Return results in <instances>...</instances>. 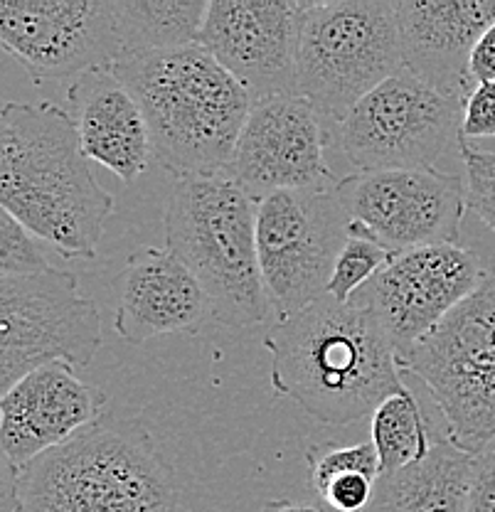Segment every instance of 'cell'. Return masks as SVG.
I'll return each mask as SVG.
<instances>
[{"label":"cell","instance_id":"cell-1","mask_svg":"<svg viewBox=\"0 0 495 512\" xmlns=\"http://www.w3.org/2000/svg\"><path fill=\"white\" fill-rule=\"evenodd\" d=\"M264 348L276 397L296 402L318 424L365 419L404 387L395 348L375 313L358 301L323 296L276 320Z\"/></svg>","mask_w":495,"mask_h":512},{"label":"cell","instance_id":"cell-2","mask_svg":"<svg viewBox=\"0 0 495 512\" xmlns=\"http://www.w3.org/2000/svg\"><path fill=\"white\" fill-rule=\"evenodd\" d=\"M0 205L65 259H94L116 202L94 180L72 114L8 101L0 116Z\"/></svg>","mask_w":495,"mask_h":512},{"label":"cell","instance_id":"cell-3","mask_svg":"<svg viewBox=\"0 0 495 512\" xmlns=\"http://www.w3.org/2000/svg\"><path fill=\"white\" fill-rule=\"evenodd\" d=\"M173 468L141 421L104 414L15 471L5 463L3 512H175Z\"/></svg>","mask_w":495,"mask_h":512},{"label":"cell","instance_id":"cell-4","mask_svg":"<svg viewBox=\"0 0 495 512\" xmlns=\"http://www.w3.org/2000/svg\"><path fill=\"white\" fill-rule=\"evenodd\" d=\"M146 116L153 158L178 180L230 163L254 99L202 45L111 64Z\"/></svg>","mask_w":495,"mask_h":512},{"label":"cell","instance_id":"cell-5","mask_svg":"<svg viewBox=\"0 0 495 512\" xmlns=\"http://www.w3.org/2000/svg\"><path fill=\"white\" fill-rule=\"evenodd\" d=\"M165 249L188 266L212 318L249 328L269 316L257 252V202L225 173L175 180L165 207Z\"/></svg>","mask_w":495,"mask_h":512},{"label":"cell","instance_id":"cell-6","mask_svg":"<svg viewBox=\"0 0 495 512\" xmlns=\"http://www.w3.org/2000/svg\"><path fill=\"white\" fill-rule=\"evenodd\" d=\"M404 72L397 5L390 0H303L296 87L326 124Z\"/></svg>","mask_w":495,"mask_h":512},{"label":"cell","instance_id":"cell-7","mask_svg":"<svg viewBox=\"0 0 495 512\" xmlns=\"http://www.w3.org/2000/svg\"><path fill=\"white\" fill-rule=\"evenodd\" d=\"M399 367L427 384L451 444L476 456L495 441V269Z\"/></svg>","mask_w":495,"mask_h":512},{"label":"cell","instance_id":"cell-8","mask_svg":"<svg viewBox=\"0 0 495 512\" xmlns=\"http://www.w3.org/2000/svg\"><path fill=\"white\" fill-rule=\"evenodd\" d=\"M350 215L335 190H281L257 202V252L276 320L328 296Z\"/></svg>","mask_w":495,"mask_h":512},{"label":"cell","instance_id":"cell-9","mask_svg":"<svg viewBox=\"0 0 495 512\" xmlns=\"http://www.w3.org/2000/svg\"><path fill=\"white\" fill-rule=\"evenodd\" d=\"M99 348V308L77 276L47 269L0 279V392L52 362L87 367Z\"/></svg>","mask_w":495,"mask_h":512},{"label":"cell","instance_id":"cell-10","mask_svg":"<svg viewBox=\"0 0 495 512\" xmlns=\"http://www.w3.org/2000/svg\"><path fill=\"white\" fill-rule=\"evenodd\" d=\"M463 106L402 72L340 121V151L355 173L434 168L454 143H461Z\"/></svg>","mask_w":495,"mask_h":512},{"label":"cell","instance_id":"cell-11","mask_svg":"<svg viewBox=\"0 0 495 512\" xmlns=\"http://www.w3.org/2000/svg\"><path fill=\"white\" fill-rule=\"evenodd\" d=\"M350 222L392 254L456 244L468 190L459 175L436 168L353 173L333 185Z\"/></svg>","mask_w":495,"mask_h":512},{"label":"cell","instance_id":"cell-12","mask_svg":"<svg viewBox=\"0 0 495 512\" xmlns=\"http://www.w3.org/2000/svg\"><path fill=\"white\" fill-rule=\"evenodd\" d=\"M0 45L33 82L121 62L114 0H0Z\"/></svg>","mask_w":495,"mask_h":512},{"label":"cell","instance_id":"cell-13","mask_svg":"<svg viewBox=\"0 0 495 512\" xmlns=\"http://www.w3.org/2000/svg\"><path fill=\"white\" fill-rule=\"evenodd\" d=\"M476 254L461 244L399 252L350 301L375 313L402 360L483 281Z\"/></svg>","mask_w":495,"mask_h":512},{"label":"cell","instance_id":"cell-14","mask_svg":"<svg viewBox=\"0 0 495 512\" xmlns=\"http://www.w3.org/2000/svg\"><path fill=\"white\" fill-rule=\"evenodd\" d=\"M326 119L301 94L254 101L222 173L254 202L281 190H333Z\"/></svg>","mask_w":495,"mask_h":512},{"label":"cell","instance_id":"cell-15","mask_svg":"<svg viewBox=\"0 0 495 512\" xmlns=\"http://www.w3.org/2000/svg\"><path fill=\"white\" fill-rule=\"evenodd\" d=\"M303 0H212L200 42L254 101L298 94L296 45Z\"/></svg>","mask_w":495,"mask_h":512},{"label":"cell","instance_id":"cell-16","mask_svg":"<svg viewBox=\"0 0 495 512\" xmlns=\"http://www.w3.org/2000/svg\"><path fill=\"white\" fill-rule=\"evenodd\" d=\"M106 397L67 362L30 372L0 399V444L15 471L62 446L104 416Z\"/></svg>","mask_w":495,"mask_h":512},{"label":"cell","instance_id":"cell-17","mask_svg":"<svg viewBox=\"0 0 495 512\" xmlns=\"http://www.w3.org/2000/svg\"><path fill=\"white\" fill-rule=\"evenodd\" d=\"M397 23L404 72L466 104L478 87L471 55L495 28V0H399Z\"/></svg>","mask_w":495,"mask_h":512},{"label":"cell","instance_id":"cell-18","mask_svg":"<svg viewBox=\"0 0 495 512\" xmlns=\"http://www.w3.org/2000/svg\"><path fill=\"white\" fill-rule=\"evenodd\" d=\"M212 316L207 293L188 266L168 249H141L126 261L116 284L114 328L126 343L141 345L173 333H195Z\"/></svg>","mask_w":495,"mask_h":512},{"label":"cell","instance_id":"cell-19","mask_svg":"<svg viewBox=\"0 0 495 512\" xmlns=\"http://www.w3.org/2000/svg\"><path fill=\"white\" fill-rule=\"evenodd\" d=\"M67 104L87 160L109 168L124 183L148 168L153 143L146 116L114 69L97 67L74 79Z\"/></svg>","mask_w":495,"mask_h":512},{"label":"cell","instance_id":"cell-20","mask_svg":"<svg viewBox=\"0 0 495 512\" xmlns=\"http://www.w3.org/2000/svg\"><path fill=\"white\" fill-rule=\"evenodd\" d=\"M471 476V453L436 439L427 458L377 478L365 512H468Z\"/></svg>","mask_w":495,"mask_h":512},{"label":"cell","instance_id":"cell-21","mask_svg":"<svg viewBox=\"0 0 495 512\" xmlns=\"http://www.w3.org/2000/svg\"><path fill=\"white\" fill-rule=\"evenodd\" d=\"M207 8L205 0H114L121 60L198 45Z\"/></svg>","mask_w":495,"mask_h":512},{"label":"cell","instance_id":"cell-22","mask_svg":"<svg viewBox=\"0 0 495 512\" xmlns=\"http://www.w3.org/2000/svg\"><path fill=\"white\" fill-rule=\"evenodd\" d=\"M434 444L427 416L407 387L385 399L372 414V446L380 461V476L419 463Z\"/></svg>","mask_w":495,"mask_h":512},{"label":"cell","instance_id":"cell-23","mask_svg":"<svg viewBox=\"0 0 495 512\" xmlns=\"http://www.w3.org/2000/svg\"><path fill=\"white\" fill-rule=\"evenodd\" d=\"M390 249L382 247L372 234H367L363 227L350 222L348 239H345L343 249H340L338 261H335L333 279H330L328 296L335 301L348 303L360 288L370 284L377 274L387 266L392 259Z\"/></svg>","mask_w":495,"mask_h":512},{"label":"cell","instance_id":"cell-24","mask_svg":"<svg viewBox=\"0 0 495 512\" xmlns=\"http://www.w3.org/2000/svg\"><path fill=\"white\" fill-rule=\"evenodd\" d=\"M308 476H311V488L321 493L333 478L345 476V473H367V476L380 478V461L372 441L355 446L340 444H318L311 446L306 453Z\"/></svg>","mask_w":495,"mask_h":512},{"label":"cell","instance_id":"cell-25","mask_svg":"<svg viewBox=\"0 0 495 512\" xmlns=\"http://www.w3.org/2000/svg\"><path fill=\"white\" fill-rule=\"evenodd\" d=\"M52 269L35 244V234L10 212L0 210V279L30 276Z\"/></svg>","mask_w":495,"mask_h":512},{"label":"cell","instance_id":"cell-26","mask_svg":"<svg viewBox=\"0 0 495 512\" xmlns=\"http://www.w3.org/2000/svg\"><path fill=\"white\" fill-rule=\"evenodd\" d=\"M459 156L466 168L468 207L495 234V153L478 151L471 143H459Z\"/></svg>","mask_w":495,"mask_h":512},{"label":"cell","instance_id":"cell-27","mask_svg":"<svg viewBox=\"0 0 495 512\" xmlns=\"http://www.w3.org/2000/svg\"><path fill=\"white\" fill-rule=\"evenodd\" d=\"M375 483L377 478L367 473H345L330 480L318 498L333 512H365L375 493Z\"/></svg>","mask_w":495,"mask_h":512},{"label":"cell","instance_id":"cell-28","mask_svg":"<svg viewBox=\"0 0 495 512\" xmlns=\"http://www.w3.org/2000/svg\"><path fill=\"white\" fill-rule=\"evenodd\" d=\"M495 138V84H478L463 106L461 141Z\"/></svg>","mask_w":495,"mask_h":512},{"label":"cell","instance_id":"cell-29","mask_svg":"<svg viewBox=\"0 0 495 512\" xmlns=\"http://www.w3.org/2000/svg\"><path fill=\"white\" fill-rule=\"evenodd\" d=\"M468 512H495V441L473 456Z\"/></svg>","mask_w":495,"mask_h":512},{"label":"cell","instance_id":"cell-30","mask_svg":"<svg viewBox=\"0 0 495 512\" xmlns=\"http://www.w3.org/2000/svg\"><path fill=\"white\" fill-rule=\"evenodd\" d=\"M471 77L476 84H495V28L488 30L473 47Z\"/></svg>","mask_w":495,"mask_h":512},{"label":"cell","instance_id":"cell-31","mask_svg":"<svg viewBox=\"0 0 495 512\" xmlns=\"http://www.w3.org/2000/svg\"><path fill=\"white\" fill-rule=\"evenodd\" d=\"M257 512H321V508L308 503H294V500H269Z\"/></svg>","mask_w":495,"mask_h":512}]
</instances>
